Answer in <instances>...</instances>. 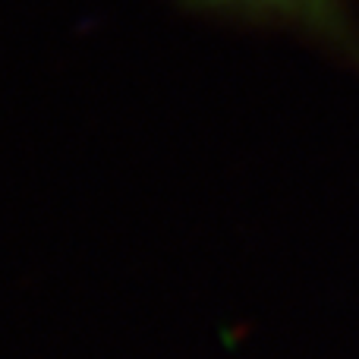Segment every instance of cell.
<instances>
[{
    "mask_svg": "<svg viewBox=\"0 0 359 359\" xmlns=\"http://www.w3.org/2000/svg\"><path fill=\"white\" fill-rule=\"evenodd\" d=\"M240 4H255V6H274V10H318L325 0H240Z\"/></svg>",
    "mask_w": 359,
    "mask_h": 359,
    "instance_id": "6da1fadb",
    "label": "cell"
}]
</instances>
